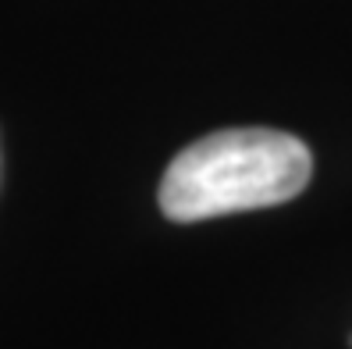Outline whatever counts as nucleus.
I'll return each mask as SVG.
<instances>
[{"instance_id":"nucleus-1","label":"nucleus","mask_w":352,"mask_h":349,"mask_svg":"<svg viewBox=\"0 0 352 349\" xmlns=\"http://www.w3.org/2000/svg\"><path fill=\"white\" fill-rule=\"evenodd\" d=\"M314 157L274 129H224L185 147L160 178V211L171 221H206L285 203L306 189Z\"/></svg>"}]
</instances>
